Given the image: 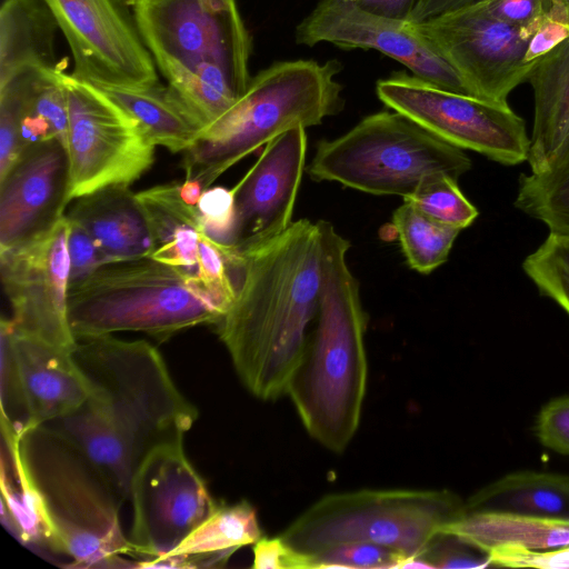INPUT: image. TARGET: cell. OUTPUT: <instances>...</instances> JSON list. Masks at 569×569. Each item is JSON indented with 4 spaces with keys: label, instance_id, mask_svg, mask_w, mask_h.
<instances>
[{
    "label": "cell",
    "instance_id": "33",
    "mask_svg": "<svg viewBox=\"0 0 569 569\" xmlns=\"http://www.w3.org/2000/svg\"><path fill=\"white\" fill-rule=\"evenodd\" d=\"M406 558L391 548L371 542H346L313 556L315 569L399 568Z\"/></svg>",
    "mask_w": 569,
    "mask_h": 569
},
{
    "label": "cell",
    "instance_id": "35",
    "mask_svg": "<svg viewBox=\"0 0 569 569\" xmlns=\"http://www.w3.org/2000/svg\"><path fill=\"white\" fill-rule=\"evenodd\" d=\"M435 568H487L491 566L486 552L451 533H438L422 556Z\"/></svg>",
    "mask_w": 569,
    "mask_h": 569
},
{
    "label": "cell",
    "instance_id": "15",
    "mask_svg": "<svg viewBox=\"0 0 569 569\" xmlns=\"http://www.w3.org/2000/svg\"><path fill=\"white\" fill-rule=\"evenodd\" d=\"M73 58L74 78L96 87L158 80L156 63L124 0H43Z\"/></svg>",
    "mask_w": 569,
    "mask_h": 569
},
{
    "label": "cell",
    "instance_id": "27",
    "mask_svg": "<svg viewBox=\"0 0 569 569\" xmlns=\"http://www.w3.org/2000/svg\"><path fill=\"white\" fill-rule=\"evenodd\" d=\"M261 537L254 507L241 500L231 506H218L168 556H184L189 568L221 567L238 549L254 545Z\"/></svg>",
    "mask_w": 569,
    "mask_h": 569
},
{
    "label": "cell",
    "instance_id": "13",
    "mask_svg": "<svg viewBox=\"0 0 569 569\" xmlns=\"http://www.w3.org/2000/svg\"><path fill=\"white\" fill-rule=\"evenodd\" d=\"M68 233L63 213L34 236L0 250V273L12 310V330L72 350L77 339L68 317Z\"/></svg>",
    "mask_w": 569,
    "mask_h": 569
},
{
    "label": "cell",
    "instance_id": "22",
    "mask_svg": "<svg viewBox=\"0 0 569 569\" xmlns=\"http://www.w3.org/2000/svg\"><path fill=\"white\" fill-rule=\"evenodd\" d=\"M58 23L43 0H3L0 8V87L29 71L59 70Z\"/></svg>",
    "mask_w": 569,
    "mask_h": 569
},
{
    "label": "cell",
    "instance_id": "14",
    "mask_svg": "<svg viewBox=\"0 0 569 569\" xmlns=\"http://www.w3.org/2000/svg\"><path fill=\"white\" fill-rule=\"evenodd\" d=\"M413 26L458 71L473 97L508 104L510 92L535 67L527 60L530 36L475 2Z\"/></svg>",
    "mask_w": 569,
    "mask_h": 569
},
{
    "label": "cell",
    "instance_id": "45",
    "mask_svg": "<svg viewBox=\"0 0 569 569\" xmlns=\"http://www.w3.org/2000/svg\"><path fill=\"white\" fill-rule=\"evenodd\" d=\"M552 7L562 12L569 19V0H552Z\"/></svg>",
    "mask_w": 569,
    "mask_h": 569
},
{
    "label": "cell",
    "instance_id": "9",
    "mask_svg": "<svg viewBox=\"0 0 569 569\" xmlns=\"http://www.w3.org/2000/svg\"><path fill=\"white\" fill-rule=\"evenodd\" d=\"M132 9L168 84L214 63L246 91L251 39L236 0H133Z\"/></svg>",
    "mask_w": 569,
    "mask_h": 569
},
{
    "label": "cell",
    "instance_id": "30",
    "mask_svg": "<svg viewBox=\"0 0 569 569\" xmlns=\"http://www.w3.org/2000/svg\"><path fill=\"white\" fill-rule=\"evenodd\" d=\"M1 519L23 543L46 546V530L22 466L10 446L2 441Z\"/></svg>",
    "mask_w": 569,
    "mask_h": 569
},
{
    "label": "cell",
    "instance_id": "4",
    "mask_svg": "<svg viewBox=\"0 0 569 569\" xmlns=\"http://www.w3.org/2000/svg\"><path fill=\"white\" fill-rule=\"evenodd\" d=\"M16 452L46 530V547L72 559L70 567H127L132 547L123 533V500L99 468L70 440L39 426L2 431Z\"/></svg>",
    "mask_w": 569,
    "mask_h": 569
},
{
    "label": "cell",
    "instance_id": "44",
    "mask_svg": "<svg viewBox=\"0 0 569 569\" xmlns=\"http://www.w3.org/2000/svg\"><path fill=\"white\" fill-rule=\"evenodd\" d=\"M181 196L189 204L197 206L202 192L204 191L202 186L193 179H184L180 182Z\"/></svg>",
    "mask_w": 569,
    "mask_h": 569
},
{
    "label": "cell",
    "instance_id": "34",
    "mask_svg": "<svg viewBox=\"0 0 569 569\" xmlns=\"http://www.w3.org/2000/svg\"><path fill=\"white\" fill-rule=\"evenodd\" d=\"M197 207L209 237L222 244H229L236 222L234 189L209 187L202 192Z\"/></svg>",
    "mask_w": 569,
    "mask_h": 569
},
{
    "label": "cell",
    "instance_id": "41",
    "mask_svg": "<svg viewBox=\"0 0 569 569\" xmlns=\"http://www.w3.org/2000/svg\"><path fill=\"white\" fill-rule=\"evenodd\" d=\"M568 37L569 19L552 7L533 29L529 39L527 60L531 64H536Z\"/></svg>",
    "mask_w": 569,
    "mask_h": 569
},
{
    "label": "cell",
    "instance_id": "7",
    "mask_svg": "<svg viewBox=\"0 0 569 569\" xmlns=\"http://www.w3.org/2000/svg\"><path fill=\"white\" fill-rule=\"evenodd\" d=\"M466 512V502L447 489H363L322 497L280 536L312 557L346 542H371L408 558L422 556L430 541Z\"/></svg>",
    "mask_w": 569,
    "mask_h": 569
},
{
    "label": "cell",
    "instance_id": "3",
    "mask_svg": "<svg viewBox=\"0 0 569 569\" xmlns=\"http://www.w3.org/2000/svg\"><path fill=\"white\" fill-rule=\"evenodd\" d=\"M321 279L315 328L286 389L308 433L325 448L343 451L360 422L367 390V313L359 282L347 263L350 242L325 220Z\"/></svg>",
    "mask_w": 569,
    "mask_h": 569
},
{
    "label": "cell",
    "instance_id": "10",
    "mask_svg": "<svg viewBox=\"0 0 569 569\" xmlns=\"http://www.w3.org/2000/svg\"><path fill=\"white\" fill-rule=\"evenodd\" d=\"M68 102L67 206L110 186H130L154 162L156 144L96 86L62 72Z\"/></svg>",
    "mask_w": 569,
    "mask_h": 569
},
{
    "label": "cell",
    "instance_id": "2",
    "mask_svg": "<svg viewBox=\"0 0 569 569\" xmlns=\"http://www.w3.org/2000/svg\"><path fill=\"white\" fill-rule=\"evenodd\" d=\"M236 299L216 325L244 387L261 400L286 395L316 319L321 233L308 219L236 261Z\"/></svg>",
    "mask_w": 569,
    "mask_h": 569
},
{
    "label": "cell",
    "instance_id": "36",
    "mask_svg": "<svg viewBox=\"0 0 569 569\" xmlns=\"http://www.w3.org/2000/svg\"><path fill=\"white\" fill-rule=\"evenodd\" d=\"M491 566L508 568L569 569V546L533 550L503 546L489 552Z\"/></svg>",
    "mask_w": 569,
    "mask_h": 569
},
{
    "label": "cell",
    "instance_id": "46",
    "mask_svg": "<svg viewBox=\"0 0 569 569\" xmlns=\"http://www.w3.org/2000/svg\"><path fill=\"white\" fill-rule=\"evenodd\" d=\"M350 1H356V0H350Z\"/></svg>",
    "mask_w": 569,
    "mask_h": 569
},
{
    "label": "cell",
    "instance_id": "26",
    "mask_svg": "<svg viewBox=\"0 0 569 569\" xmlns=\"http://www.w3.org/2000/svg\"><path fill=\"white\" fill-rule=\"evenodd\" d=\"M467 511H503L569 520V476L521 471L509 473L477 491Z\"/></svg>",
    "mask_w": 569,
    "mask_h": 569
},
{
    "label": "cell",
    "instance_id": "42",
    "mask_svg": "<svg viewBox=\"0 0 569 569\" xmlns=\"http://www.w3.org/2000/svg\"><path fill=\"white\" fill-rule=\"evenodd\" d=\"M476 0H417L409 21L420 23L447 12H451Z\"/></svg>",
    "mask_w": 569,
    "mask_h": 569
},
{
    "label": "cell",
    "instance_id": "21",
    "mask_svg": "<svg viewBox=\"0 0 569 569\" xmlns=\"http://www.w3.org/2000/svg\"><path fill=\"white\" fill-rule=\"evenodd\" d=\"M535 116L528 162L532 173L548 169L569 143V37L532 68Z\"/></svg>",
    "mask_w": 569,
    "mask_h": 569
},
{
    "label": "cell",
    "instance_id": "16",
    "mask_svg": "<svg viewBox=\"0 0 569 569\" xmlns=\"http://www.w3.org/2000/svg\"><path fill=\"white\" fill-rule=\"evenodd\" d=\"M0 328L2 431L43 426L84 402L89 386L73 349L20 336L6 318Z\"/></svg>",
    "mask_w": 569,
    "mask_h": 569
},
{
    "label": "cell",
    "instance_id": "38",
    "mask_svg": "<svg viewBox=\"0 0 569 569\" xmlns=\"http://www.w3.org/2000/svg\"><path fill=\"white\" fill-rule=\"evenodd\" d=\"M254 569H315V559L310 555L297 551L279 535L261 537L253 545Z\"/></svg>",
    "mask_w": 569,
    "mask_h": 569
},
{
    "label": "cell",
    "instance_id": "32",
    "mask_svg": "<svg viewBox=\"0 0 569 569\" xmlns=\"http://www.w3.org/2000/svg\"><path fill=\"white\" fill-rule=\"evenodd\" d=\"M522 269L540 295L552 299L569 315V237L549 232L526 257Z\"/></svg>",
    "mask_w": 569,
    "mask_h": 569
},
{
    "label": "cell",
    "instance_id": "43",
    "mask_svg": "<svg viewBox=\"0 0 569 569\" xmlns=\"http://www.w3.org/2000/svg\"><path fill=\"white\" fill-rule=\"evenodd\" d=\"M356 2L373 13L398 20H409L417 0H356Z\"/></svg>",
    "mask_w": 569,
    "mask_h": 569
},
{
    "label": "cell",
    "instance_id": "5",
    "mask_svg": "<svg viewBox=\"0 0 569 569\" xmlns=\"http://www.w3.org/2000/svg\"><path fill=\"white\" fill-rule=\"evenodd\" d=\"M337 60L282 61L260 71L231 108L200 132L183 158L184 179L208 189L242 158L297 127L320 124L343 108Z\"/></svg>",
    "mask_w": 569,
    "mask_h": 569
},
{
    "label": "cell",
    "instance_id": "11",
    "mask_svg": "<svg viewBox=\"0 0 569 569\" xmlns=\"http://www.w3.org/2000/svg\"><path fill=\"white\" fill-rule=\"evenodd\" d=\"M379 100L442 141L506 166L528 160L530 138L509 104L453 92L405 71L377 82Z\"/></svg>",
    "mask_w": 569,
    "mask_h": 569
},
{
    "label": "cell",
    "instance_id": "12",
    "mask_svg": "<svg viewBox=\"0 0 569 569\" xmlns=\"http://www.w3.org/2000/svg\"><path fill=\"white\" fill-rule=\"evenodd\" d=\"M133 557L147 561L168 556L218 507L188 459L183 439L152 449L130 483Z\"/></svg>",
    "mask_w": 569,
    "mask_h": 569
},
{
    "label": "cell",
    "instance_id": "28",
    "mask_svg": "<svg viewBox=\"0 0 569 569\" xmlns=\"http://www.w3.org/2000/svg\"><path fill=\"white\" fill-rule=\"evenodd\" d=\"M515 207L569 237V143L545 171L520 176Z\"/></svg>",
    "mask_w": 569,
    "mask_h": 569
},
{
    "label": "cell",
    "instance_id": "23",
    "mask_svg": "<svg viewBox=\"0 0 569 569\" xmlns=\"http://www.w3.org/2000/svg\"><path fill=\"white\" fill-rule=\"evenodd\" d=\"M136 194L154 241L150 258L194 276L201 238L207 233L198 207L184 201L180 182L157 184Z\"/></svg>",
    "mask_w": 569,
    "mask_h": 569
},
{
    "label": "cell",
    "instance_id": "17",
    "mask_svg": "<svg viewBox=\"0 0 569 569\" xmlns=\"http://www.w3.org/2000/svg\"><path fill=\"white\" fill-rule=\"evenodd\" d=\"M296 41L343 49H375L412 74L443 89L472 96L458 71L409 20L383 17L350 0H320L296 28ZM473 97V96H472Z\"/></svg>",
    "mask_w": 569,
    "mask_h": 569
},
{
    "label": "cell",
    "instance_id": "37",
    "mask_svg": "<svg viewBox=\"0 0 569 569\" xmlns=\"http://www.w3.org/2000/svg\"><path fill=\"white\" fill-rule=\"evenodd\" d=\"M486 12L515 27L530 37L538 22L552 8V0H476Z\"/></svg>",
    "mask_w": 569,
    "mask_h": 569
},
{
    "label": "cell",
    "instance_id": "39",
    "mask_svg": "<svg viewBox=\"0 0 569 569\" xmlns=\"http://www.w3.org/2000/svg\"><path fill=\"white\" fill-rule=\"evenodd\" d=\"M536 433L543 446L569 455V396L555 399L541 409Z\"/></svg>",
    "mask_w": 569,
    "mask_h": 569
},
{
    "label": "cell",
    "instance_id": "25",
    "mask_svg": "<svg viewBox=\"0 0 569 569\" xmlns=\"http://www.w3.org/2000/svg\"><path fill=\"white\" fill-rule=\"evenodd\" d=\"M441 532L486 552L503 546L533 550L569 546V520L503 511H467Z\"/></svg>",
    "mask_w": 569,
    "mask_h": 569
},
{
    "label": "cell",
    "instance_id": "18",
    "mask_svg": "<svg viewBox=\"0 0 569 569\" xmlns=\"http://www.w3.org/2000/svg\"><path fill=\"white\" fill-rule=\"evenodd\" d=\"M305 127L268 142L234 189L236 222L226 244L233 262L282 233L291 223L306 166Z\"/></svg>",
    "mask_w": 569,
    "mask_h": 569
},
{
    "label": "cell",
    "instance_id": "24",
    "mask_svg": "<svg viewBox=\"0 0 569 569\" xmlns=\"http://www.w3.org/2000/svg\"><path fill=\"white\" fill-rule=\"evenodd\" d=\"M139 122L156 146L186 152L201 128L169 86L97 87Z\"/></svg>",
    "mask_w": 569,
    "mask_h": 569
},
{
    "label": "cell",
    "instance_id": "31",
    "mask_svg": "<svg viewBox=\"0 0 569 569\" xmlns=\"http://www.w3.org/2000/svg\"><path fill=\"white\" fill-rule=\"evenodd\" d=\"M403 200L429 218L459 230L478 217L477 208L465 197L458 180L447 174L425 178Z\"/></svg>",
    "mask_w": 569,
    "mask_h": 569
},
{
    "label": "cell",
    "instance_id": "1",
    "mask_svg": "<svg viewBox=\"0 0 569 569\" xmlns=\"http://www.w3.org/2000/svg\"><path fill=\"white\" fill-rule=\"evenodd\" d=\"M73 359L89 396L46 425L74 443L129 500L132 476L156 447L183 439L198 413L152 345L112 335L77 339Z\"/></svg>",
    "mask_w": 569,
    "mask_h": 569
},
{
    "label": "cell",
    "instance_id": "40",
    "mask_svg": "<svg viewBox=\"0 0 569 569\" xmlns=\"http://www.w3.org/2000/svg\"><path fill=\"white\" fill-rule=\"evenodd\" d=\"M68 222L70 281H73L89 274L100 266L108 263V261L93 238L81 224L70 219H68Z\"/></svg>",
    "mask_w": 569,
    "mask_h": 569
},
{
    "label": "cell",
    "instance_id": "29",
    "mask_svg": "<svg viewBox=\"0 0 569 569\" xmlns=\"http://www.w3.org/2000/svg\"><path fill=\"white\" fill-rule=\"evenodd\" d=\"M392 227L409 267L422 274L447 261L460 232L429 218L407 201L393 212Z\"/></svg>",
    "mask_w": 569,
    "mask_h": 569
},
{
    "label": "cell",
    "instance_id": "6",
    "mask_svg": "<svg viewBox=\"0 0 569 569\" xmlns=\"http://www.w3.org/2000/svg\"><path fill=\"white\" fill-rule=\"evenodd\" d=\"M223 316L193 276L150 257L106 263L68 289L76 339L139 331L164 340Z\"/></svg>",
    "mask_w": 569,
    "mask_h": 569
},
{
    "label": "cell",
    "instance_id": "19",
    "mask_svg": "<svg viewBox=\"0 0 569 569\" xmlns=\"http://www.w3.org/2000/svg\"><path fill=\"white\" fill-rule=\"evenodd\" d=\"M68 180V154L58 140L23 152L0 180V250L34 236L64 213Z\"/></svg>",
    "mask_w": 569,
    "mask_h": 569
},
{
    "label": "cell",
    "instance_id": "8",
    "mask_svg": "<svg viewBox=\"0 0 569 569\" xmlns=\"http://www.w3.org/2000/svg\"><path fill=\"white\" fill-rule=\"evenodd\" d=\"M470 168L471 160L463 150L392 110L363 118L339 138L321 140L308 173L315 181L405 198L429 176L447 174L458 180Z\"/></svg>",
    "mask_w": 569,
    "mask_h": 569
},
{
    "label": "cell",
    "instance_id": "20",
    "mask_svg": "<svg viewBox=\"0 0 569 569\" xmlns=\"http://www.w3.org/2000/svg\"><path fill=\"white\" fill-rule=\"evenodd\" d=\"M64 214L90 233L108 263L150 257L154 250L149 222L129 186H110L74 199Z\"/></svg>",
    "mask_w": 569,
    "mask_h": 569
}]
</instances>
